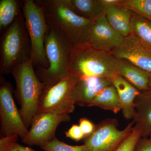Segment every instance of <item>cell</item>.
Returning <instances> with one entry per match:
<instances>
[{"label":"cell","mask_w":151,"mask_h":151,"mask_svg":"<svg viewBox=\"0 0 151 151\" xmlns=\"http://www.w3.org/2000/svg\"><path fill=\"white\" fill-rule=\"evenodd\" d=\"M135 151H151V142L149 138H141L137 144Z\"/></svg>","instance_id":"83f0119b"},{"label":"cell","mask_w":151,"mask_h":151,"mask_svg":"<svg viewBox=\"0 0 151 151\" xmlns=\"http://www.w3.org/2000/svg\"><path fill=\"white\" fill-rule=\"evenodd\" d=\"M70 119L69 115L38 113L33 119L28 133L22 142L28 145L40 147L55 138L57 128L60 123L69 122Z\"/></svg>","instance_id":"30bf717a"},{"label":"cell","mask_w":151,"mask_h":151,"mask_svg":"<svg viewBox=\"0 0 151 151\" xmlns=\"http://www.w3.org/2000/svg\"><path fill=\"white\" fill-rule=\"evenodd\" d=\"M111 81L119 95L123 116L127 120L134 119L135 115L134 101L140 91L118 73Z\"/></svg>","instance_id":"9a60e30c"},{"label":"cell","mask_w":151,"mask_h":151,"mask_svg":"<svg viewBox=\"0 0 151 151\" xmlns=\"http://www.w3.org/2000/svg\"><path fill=\"white\" fill-rule=\"evenodd\" d=\"M68 5L79 16L96 21L105 16L108 8L103 0H65Z\"/></svg>","instance_id":"ac0fdd59"},{"label":"cell","mask_w":151,"mask_h":151,"mask_svg":"<svg viewBox=\"0 0 151 151\" xmlns=\"http://www.w3.org/2000/svg\"><path fill=\"white\" fill-rule=\"evenodd\" d=\"M134 125L132 122L120 130L116 119H105L97 124L92 134L85 138L84 145L87 151H116L131 134Z\"/></svg>","instance_id":"ba28073f"},{"label":"cell","mask_w":151,"mask_h":151,"mask_svg":"<svg viewBox=\"0 0 151 151\" xmlns=\"http://www.w3.org/2000/svg\"><path fill=\"white\" fill-rule=\"evenodd\" d=\"M7 151H36L33 149L22 145L16 142Z\"/></svg>","instance_id":"f1b7e54d"},{"label":"cell","mask_w":151,"mask_h":151,"mask_svg":"<svg viewBox=\"0 0 151 151\" xmlns=\"http://www.w3.org/2000/svg\"><path fill=\"white\" fill-rule=\"evenodd\" d=\"M149 139H150V140L151 142V134L150 135V138H149Z\"/></svg>","instance_id":"4dcf8cb0"},{"label":"cell","mask_w":151,"mask_h":151,"mask_svg":"<svg viewBox=\"0 0 151 151\" xmlns=\"http://www.w3.org/2000/svg\"><path fill=\"white\" fill-rule=\"evenodd\" d=\"M0 118L2 137L17 134L23 139L29 130L22 119L13 97V88L5 81L0 87Z\"/></svg>","instance_id":"9c48e42d"},{"label":"cell","mask_w":151,"mask_h":151,"mask_svg":"<svg viewBox=\"0 0 151 151\" xmlns=\"http://www.w3.org/2000/svg\"><path fill=\"white\" fill-rule=\"evenodd\" d=\"M72 45L60 31L49 24L45 38L47 68L36 67L35 72L44 89L54 86L68 76V65Z\"/></svg>","instance_id":"7a4b0ae2"},{"label":"cell","mask_w":151,"mask_h":151,"mask_svg":"<svg viewBox=\"0 0 151 151\" xmlns=\"http://www.w3.org/2000/svg\"><path fill=\"white\" fill-rule=\"evenodd\" d=\"M134 103V127L140 131L142 138H148L151 134V89L140 91Z\"/></svg>","instance_id":"5bb4252c"},{"label":"cell","mask_w":151,"mask_h":151,"mask_svg":"<svg viewBox=\"0 0 151 151\" xmlns=\"http://www.w3.org/2000/svg\"><path fill=\"white\" fill-rule=\"evenodd\" d=\"M110 52L115 58L126 60L151 73V49L132 33L124 38L121 45Z\"/></svg>","instance_id":"8fae6325"},{"label":"cell","mask_w":151,"mask_h":151,"mask_svg":"<svg viewBox=\"0 0 151 151\" xmlns=\"http://www.w3.org/2000/svg\"><path fill=\"white\" fill-rule=\"evenodd\" d=\"M40 148L45 151H87L84 145H70L59 140L56 137Z\"/></svg>","instance_id":"603a6c76"},{"label":"cell","mask_w":151,"mask_h":151,"mask_svg":"<svg viewBox=\"0 0 151 151\" xmlns=\"http://www.w3.org/2000/svg\"><path fill=\"white\" fill-rule=\"evenodd\" d=\"M79 126L85 135V138L92 134L96 127L90 120L86 118H82L80 119Z\"/></svg>","instance_id":"484cf974"},{"label":"cell","mask_w":151,"mask_h":151,"mask_svg":"<svg viewBox=\"0 0 151 151\" xmlns=\"http://www.w3.org/2000/svg\"><path fill=\"white\" fill-rule=\"evenodd\" d=\"M89 107H97L118 113L122 107L119 95L113 85L105 87L92 100Z\"/></svg>","instance_id":"d6986e66"},{"label":"cell","mask_w":151,"mask_h":151,"mask_svg":"<svg viewBox=\"0 0 151 151\" xmlns=\"http://www.w3.org/2000/svg\"><path fill=\"white\" fill-rule=\"evenodd\" d=\"M11 73L16 84L15 92L21 105L20 114L28 128L38 113L44 85L38 78L30 60L15 66Z\"/></svg>","instance_id":"5b68a950"},{"label":"cell","mask_w":151,"mask_h":151,"mask_svg":"<svg viewBox=\"0 0 151 151\" xmlns=\"http://www.w3.org/2000/svg\"><path fill=\"white\" fill-rule=\"evenodd\" d=\"M115 70L140 91L150 89V73L135 66L128 60L115 58Z\"/></svg>","instance_id":"2e32d148"},{"label":"cell","mask_w":151,"mask_h":151,"mask_svg":"<svg viewBox=\"0 0 151 151\" xmlns=\"http://www.w3.org/2000/svg\"><path fill=\"white\" fill-rule=\"evenodd\" d=\"M124 39L111 27L106 17L103 16L95 21L87 43L97 49L110 52L121 45Z\"/></svg>","instance_id":"7c38bea8"},{"label":"cell","mask_w":151,"mask_h":151,"mask_svg":"<svg viewBox=\"0 0 151 151\" xmlns=\"http://www.w3.org/2000/svg\"><path fill=\"white\" fill-rule=\"evenodd\" d=\"M132 33L151 49V22L133 12L131 23Z\"/></svg>","instance_id":"44dd1931"},{"label":"cell","mask_w":151,"mask_h":151,"mask_svg":"<svg viewBox=\"0 0 151 151\" xmlns=\"http://www.w3.org/2000/svg\"><path fill=\"white\" fill-rule=\"evenodd\" d=\"M133 12L123 6L116 5L108 8L105 17L111 27L124 38L132 33Z\"/></svg>","instance_id":"e0dca14e"},{"label":"cell","mask_w":151,"mask_h":151,"mask_svg":"<svg viewBox=\"0 0 151 151\" xmlns=\"http://www.w3.org/2000/svg\"><path fill=\"white\" fill-rule=\"evenodd\" d=\"M80 79L74 76L69 75L54 86L44 89L38 113L69 115L73 113L75 105L72 100V91Z\"/></svg>","instance_id":"52a82bcc"},{"label":"cell","mask_w":151,"mask_h":151,"mask_svg":"<svg viewBox=\"0 0 151 151\" xmlns=\"http://www.w3.org/2000/svg\"><path fill=\"white\" fill-rule=\"evenodd\" d=\"M65 136L75 141H79L85 138V135L81 131L79 125L74 124L65 132Z\"/></svg>","instance_id":"d4e9b609"},{"label":"cell","mask_w":151,"mask_h":151,"mask_svg":"<svg viewBox=\"0 0 151 151\" xmlns=\"http://www.w3.org/2000/svg\"><path fill=\"white\" fill-rule=\"evenodd\" d=\"M116 74L115 58L110 52L97 49L88 43L72 46L68 75L80 79L96 77L111 80Z\"/></svg>","instance_id":"3957f363"},{"label":"cell","mask_w":151,"mask_h":151,"mask_svg":"<svg viewBox=\"0 0 151 151\" xmlns=\"http://www.w3.org/2000/svg\"><path fill=\"white\" fill-rule=\"evenodd\" d=\"M22 11L30 40V61L33 66L46 68L49 67L45 50V38L48 27L40 6L33 0L22 1Z\"/></svg>","instance_id":"8992f818"},{"label":"cell","mask_w":151,"mask_h":151,"mask_svg":"<svg viewBox=\"0 0 151 151\" xmlns=\"http://www.w3.org/2000/svg\"><path fill=\"white\" fill-rule=\"evenodd\" d=\"M141 138L140 131L134 127L131 134L124 140L116 151H135L137 144Z\"/></svg>","instance_id":"cb8c5ba5"},{"label":"cell","mask_w":151,"mask_h":151,"mask_svg":"<svg viewBox=\"0 0 151 151\" xmlns=\"http://www.w3.org/2000/svg\"><path fill=\"white\" fill-rule=\"evenodd\" d=\"M19 136L13 134L3 137L0 139V151H7L14 144L17 142Z\"/></svg>","instance_id":"4316f807"},{"label":"cell","mask_w":151,"mask_h":151,"mask_svg":"<svg viewBox=\"0 0 151 151\" xmlns=\"http://www.w3.org/2000/svg\"><path fill=\"white\" fill-rule=\"evenodd\" d=\"M149 87L151 89V73H150V82H149Z\"/></svg>","instance_id":"f546056e"},{"label":"cell","mask_w":151,"mask_h":151,"mask_svg":"<svg viewBox=\"0 0 151 151\" xmlns=\"http://www.w3.org/2000/svg\"><path fill=\"white\" fill-rule=\"evenodd\" d=\"M0 71L11 73L17 65L30 60V40L22 11L5 30L0 45Z\"/></svg>","instance_id":"277c9868"},{"label":"cell","mask_w":151,"mask_h":151,"mask_svg":"<svg viewBox=\"0 0 151 151\" xmlns=\"http://www.w3.org/2000/svg\"><path fill=\"white\" fill-rule=\"evenodd\" d=\"M119 5L125 7L151 22V0H121Z\"/></svg>","instance_id":"7402d4cb"},{"label":"cell","mask_w":151,"mask_h":151,"mask_svg":"<svg viewBox=\"0 0 151 151\" xmlns=\"http://www.w3.org/2000/svg\"><path fill=\"white\" fill-rule=\"evenodd\" d=\"M43 10L47 22L56 28L73 45L87 43L95 21L79 16L65 0L36 1Z\"/></svg>","instance_id":"6da1fadb"},{"label":"cell","mask_w":151,"mask_h":151,"mask_svg":"<svg viewBox=\"0 0 151 151\" xmlns=\"http://www.w3.org/2000/svg\"><path fill=\"white\" fill-rule=\"evenodd\" d=\"M113 85L111 79L96 77H84L75 84L72 97L75 105L89 107L92 100L103 89Z\"/></svg>","instance_id":"4fadbf2b"},{"label":"cell","mask_w":151,"mask_h":151,"mask_svg":"<svg viewBox=\"0 0 151 151\" xmlns=\"http://www.w3.org/2000/svg\"><path fill=\"white\" fill-rule=\"evenodd\" d=\"M22 1L17 0L0 1V30H5L15 20L21 12Z\"/></svg>","instance_id":"ffe728a7"}]
</instances>
